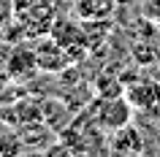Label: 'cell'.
<instances>
[{"label": "cell", "instance_id": "cell-1", "mask_svg": "<svg viewBox=\"0 0 160 157\" xmlns=\"http://www.w3.org/2000/svg\"><path fill=\"white\" fill-rule=\"evenodd\" d=\"M14 19L22 25V33L30 38L52 33L54 3L52 0H14Z\"/></svg>", "mask_w": 160, "mask_h": 157}, {"label": "cell", "instance_id": "cell-2", "mask_svg": "<svg viewBox=\"0 0 160 157\" xmlns=\"http://www.w3.org/2000/svg\"><path fill=\"white\" fill-rule=\"evenodd\" d=\"M133 111L136 108L130 106V100L125 95H98V100L90 106V116L106 133L117 130V127H122L128 122H133Z\"/></svg>", "mask_w": 160, "mask_h": 157}, {"label": "cell", "instance_id": "cell-3", "mask_svg": "<svg viewBox=\"0 0 160 157\" xmlns=\"http://www.w3.org/2000/svg\"><path fill=\"white\" fill-rule=\"evenodd\" d=\"M122 95L130 100L136 111H147V114L160 111V81H155V79H147V76L136 79L122 90Z\"/></svg>", "mask_w": 160, "mask_h": 157}, {"label": "cell", "instance_id": "cell-4", "mask_svg": "<svg viewBox=\"0 0 160 157\" xmlns=\"http://www.w3.org/2000/svg\"><path fill=\"white\" fill-rule=\"evenodd\" d=\"M109 152L111 155H119V157H138V155H144V152H147V144H144L141 130H138L133 122H128V125H122V127H117V130H111Z\"/></svg>", "mask_w": 160, "mask_h": 157}, {"label": "cell", "instance_id": "cell-5", "mask_svg": "<svg viewBox=\"0 0 160 157\" xmlns=\"http://www.w3.org/2000/svg\"><path fill=\"white\" fill-rule=\"evenodd\" d=\"M33 52H35V60H38V71H46V73H57V71H62L71 62L68 52L52 35L46 41H38V49H33Z\"/></svg>", "mask_w": 160, "mask_h": 157}, {"label": "cell", "instance_id": "cell-6", "mask_svg": "<svg viewBox=\"0 0 160 157\" xmlns=\"http://www.w3.org/2000/svg\"><path fill=\"white\" fill-rule=\"evenodd\" d=\"M38 71V60H35V52L33 49H14L11 52V60H8V73L14 79H27Z\"/></svg>", "mask_w": 160, "mask_h": 157}, {"label": "cell", "instance_id": "cell-7", "mask_svg": "<svg viewBox=\"0 0 160 157\" xmlns=\"http://www.w3.org/2000/svg\"><path fill=\"white\" fill-rule=\"evenodd\" d=\"M114 8V0H76V11L84 19H106Z\"/></svg>", "mask_w": 160, "mask_h": 157}, {"label": "cell", "instance_id": "cell-8", "mask_svg": "<svg viewBox=\"0 0 160 157\" xmlns=\"http://www.w3.org/2000/svg\"><path fill=\"white\" fill-rule=\"evenodd\" d=\"M25 149V144H22V135L19 133H3L0 135V155L3 157H11V155H19Z\"/></svg>", "mask_w": 160, "mask_h": 157}, {"label": "cell", "instance_id": "cell-9", "mask_svg": "<svg viewBox=\"0 0 160 157\" xmlns=\"http://www.w3.org/2000/svg\"><path fill=\"white\" fill-rule=\"evenodd\" d=\"M158 68H160V60H158Z\"/></svg>", "mask_w": 160, "mask_h": 157}]
</instances>
